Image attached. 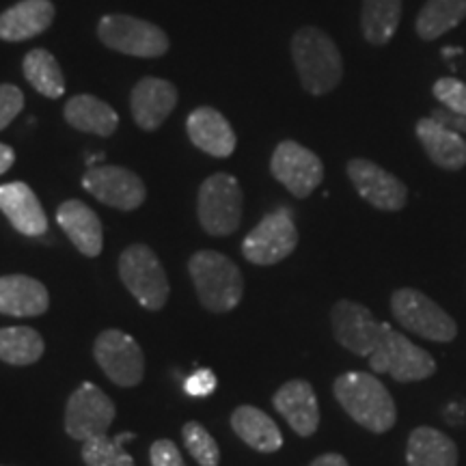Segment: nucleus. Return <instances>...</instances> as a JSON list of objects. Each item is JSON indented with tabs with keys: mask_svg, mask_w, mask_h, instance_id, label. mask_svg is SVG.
Masks as SVG:
<instances>
[{
	"mask_svg": "<svg viewBox=\"0 0 466 466\" xmlns=\"http://www.w3.org/2000/svg\"><path fill=\"white\" fill-rule=\"evenodd\" d=\"M291 58L302 89L311 96H326L343 80V56L339 46L318 26H302L289 44Z\"/></svg>",
	"mask_w": 466,
	"mask_h": 466,
	"instance_id": "f257e3e1",
	"label": "nucleus"
},
{
	"mask_svg": "<svg viewBox=\"0 0 466 466\" xmlns=\"http://www.w3.org/2000/svg\"><path fill=\"white\" fill-rule=\"evenodd\" d=\"M337 401L360 428L374 434H384L398 421V408L393 395L374 374L348 371L333 384Z\"/></svg>",
	"mask_w": 466,
	"mask_h": 466,
	"instance_id": "f03ea898",
	"label": "nucleus"
},
{
	"mask_svg": "<svg viewBox=\"0 0 466 466\" xmlns=\"http://www.w3.org/2000/svg\"><path fill=\"white\" fill-rule=\"evenodd\" d=\"M188 272L197 299L208 311L229 313L240 305L244 279L240 268L218 250H197L188 259Z\"/></svg>",
	"mask_w": 466,
	"mask_h": 466,
	"instance_id": "7ed1b4c3",
	"label": "nucleus"
},
{
	"mask_svg": "<svg viewBox=\"0 0 466 466\" xmlns=\"http://www.w3.org/2000/svg\"><path fill=\"white\" fill-rule=\"evenodd\" d=\"M97 39L108 50L138 58H160L171 48L165 28L127 14L104 15L97 22Z\"/></svg>",
	"mask_w": 466,
	"mask_h": 466,
	"instance_id": "20e7f679",
	"label": "nucleus"
},
{
	"mask_svg": "<svg viewBox=\"0 0 466 466\" xmlns=\"http://www.w3.org/2000/svg\"><path fill=\"white\" fill-rule=\"evenodd\" d=\"M244 192L229 173H214L201 184L197 195V217L208 236L225 238L242 223Z\"/></svg>",
	"mask_w": 466,
	"mask_h": 466,
	"instance_id": "39448f33",
	"label": "nucleus"
},
{
	"mask_svg": "<svg viewBox=\"0 0 466 466\" xmlns=\"http://www.w3.org/2000/svg\"><path fill=\"white\" fill-rule=\"evenodd\" d=\"M391 311L401 329L421 339L451 343L458 337L456 319L415 288L395 289L391 296Z\"/></svg>",
	"mask_w": 466,
	"mask_h": 466,
	"instance_id": "423d86ee",
	"label": "nucleus"
},
{
	"mask_svg": "<svg viewBox=\"0 0 466 466\" xmlns=\"http://www.w3.org/2000/svg\"><path fill=\"white\" fill-rule=\"evenodd\" d=\"M119 279L126 289L149 311H160L168 300L165 266L147 244H130L119 255Z\"/></svg>",
	"mask_w": 466,
	"mask_h": 466,
	"instance_id": "0eeeda50",
	"label": "nucleus"
},
{
	"mask_svg": "<svg viewBox=\"0 0 466 466\" xmlns=\"http://www.w3.org/2000/svg\"><path fill=\"white\" fill-rule=\"evenodd\" d=\"M374 374H389L398 382L428 380L436 374V360L428 350L419 348L404 333L384 324L382 339L370 359Z\"/></svg>",
	"mask_w": 466,
	"mask_h": 466,
	"instance_id": "6e6552de",
	"label": "nucleus"
},
{
	"mask_svg": "<svg viewBox=\"0 0 466 466\" xmlns=\"http://www.w3.org/2000/svg\"><path fill=\"white\" fill-rule=\"evenodd\" d=\"M299 247V229L289 209H275L244 238L242 255L255 266H275Z\"/></svg>",
	"mask_w": 466,
	"mask_h": 466,
	"instance_id": "1a4fd4ad",
	"label": "nucleus"
},
{
	"mask_svg": "<svg viewBox=\"0 0 466 466\" xmlns=\"http://www.w3.org/2000/svg\"><path fill=\"white\" fill-rule=\"evenodd\" d=\"M93 357L116 387H137L145 376V357L138 341L119 329H106L93 343Z\"/></svg>",
	"mask_w": 466,
	"mask_h": 466,
	"instance_id": "9d476101",
	"label": "nucleus"
},
{
	"mask_svg": "<svg viewBox=\"0 0 466 466\" xmlns=\"http://www.w3.org/2000/svg\"><path fill=\"white\" fill-rule=\"evenodd\" d=\"M270 173L296 199H307L324 182V162L296 141H281L272 151Z\"/></svg>",
	"mask_w": 466,
	"mask_h": 466,
	"instance_id": "9b49d317",
	"label": "nucleus"
},
{
	"mask_svg": "<svg viewBox=\"0 0 466 466\" xmlns=\"http://www.w3.org/2000/svg\"><path fill=\"white\" fill-rule=\"evenodd\" d=\"M116 417L115 401L96 384L85 382L69 395L66 406V432L74 441H89L108 432Z\"/></svg>",
	"mask_w": 466,
	"mask_h": 466,
	"instance_id": "f8f14e48",
	"label": "nucleus"
},
{
	"mask_svg": "<svg viewBox=\"0 0 466 466\" xmlns=\"http://www.w3.org/2000/svg\"><path fill=\"white\" fill-rule=\"evenodd\" d=\"M83 188L104 206L134 212L147 199V188L137 173L126 167L97 165L86 168Z\"/></svg>",
	"mask_w": 466,
	"mask_h": 466,
	"instance_id": "ddd939ff",
	"label": "nucleus"
},
{
	"mask_svg": "<svg viewBox=\"0 0 466 466\" xmlns=\"http://www.w3.org/2000/svg\"><path fill=\"white\" fill-rule=\"evenodd\" d=\"M330 326H333V335L339 346L365 359L374 354L384 333V324L378 322L374 313L365 305L354 300L335 302L333 311H330Z\"/></svg>",
	"mask_w": 466,
	"mask_h": 466,
	"instance_id": "4468645a",
	"label": "nucleus"
},
{
	"mask_svg": "<svg viewBox=\"0 0 466 466\" xmlns=\"http://www.w3.org/2000/svg\"><path fill=\"white\" fill-rule=\"evenodd\" d=\"M346 173L352 182L354 190L359 192L371 208L382 212H400L408 203V186L382 168L376 162L367 158L348 160Z\"/></svg>",
	"mask_w": 466,
	"mask_h": 466,
	"instance_id": "2eb2a0df",
	"label": "nucleus"
},
{
	"mask_svg": "<svg viewBox=\"0 0 466 466\" xmlns=\"http://www.w3.org/2000/svg\"><path fill=\"white\" fill-rule=\"evenodd\" d=\"M179 102V91L171 80L145 76L132 86L130 113L134 124L145 132H154L165 124Z\"/></svg>",
	"mask_w": 466,
	"mask_h": 466,
	"instance_id": "dca6fc26",
	"label": "nucleus"
},
{
	"mask_svg": "<svg viewBox=\"0 0 466 466\" xmlns=\"http://www.w3.org/2000/svg\"><path fill=\"white\" fill-rule=\"evenodd\" d=\"M186 132L197 149L212 158H229L236 151L238 137L229 119L212 106L195 108L186 119Z\"/></svg>",
	"mask_w": 466,
	"mask_h": 466,
	"instance_id": "f3484780",
	"label": "nucleus"
},
{
	"mask_svg": "<svg viewBox=\"0 0 466 466\" xmlns=\"http://www.w3.org/2000/svg\"><path fill=\"white\" fill-rule=\"evenodd\" d=\"M275 410L302 439H309L319 428L318 395L307 380H288L272 398Z\"/></svg>",
	"mask_w": 466,
	"mask_h": 466,
	"instance_id": "a211bd4d",
	"label": "nucleus"
},
{
	"mask_svg": "<svg viewBox=\"0 0 466 466\" xmlns=\"http://www.w3.org/2000/svg\"><path fill=\"white\" fill-rule=\"evenodd\" d=\"M415 132L425 156L442 171H460L466 167V138L462 132L447 127L434 116L419 119Z\"/></svg>",
	"mask_w": 466,
	"mask_h": 466,
	"instance_id": "6ab92c4d",
	"label": "nucleus"
},
{
	"mask_svg": "<svg viewBox=\"0 0 466 466\" xmlns=\"http://www.w3.org/2000/svg\"><path fill=\"white\" fill-rule=\"evenodd\" d=\"M0 212L7 217L17 233L39 238L48 231V217L33 188L25 182L0 186Z\"/></svg>",
	"mask_w": 466,
	"mask_h": 466,
	"instance_id": "aec40b11",
	"label": "nucleus"
},
{
	"mask_svg": "<svg viewBox=\"0 0 466 466\" xmlns=\"http://www.w3.org/2000/svg\"><path fill=\"white\" fill-rule=\"evenodd\" d=\"M55 17L52 0H20L0 14V39L9 44L26 42L48 31Z\"/></svg>",
	"mask_w": 466,
	"mask_h": 466,
	"instance_id": "412c9836",
	"label": "nucleus"
},
{
	"mask_svg": "<svg viewBox=\"0 0 466 466\" xmlns=\"http://www.w3.org/2000/svg\"><path fill=\"white\" fill-rule=\"evenodd\" d=\"M56 223L66 231L69 242L74 244L85 258H97L104 248L102 220L86 203L69 199L56 209Z\"/></svg>",
	"mask_w": 466,
	"mask_h": 466,
	"instance_id": "4be33fe9",
	"label": "nucleus"
},
{
	"mask_svg": "<svg viewBox=\"0 0 466 466\" xmlns=\"http://www.w3.org/2000/svg\"><path fill=\"white\" fill-rule=\"evenodd\" d=\"M50 307L46 285L28 275L0 277V313L11 318H37Z\"/></svg>",
	"mask_w": 466,
	"mask_h": 466,
	"instance_id": "5701e85b",
	"label": "nucleus"
},
{
	"mask_svg": "<svg viewBox=\"0 0 466 466\" xmlns=\"http://www.w3.org/2000/svg\"><path fill=\"white\" fill-rule=\"evenodd\" d=\"M63 119L67 121L74 130L85 134H96V137H113L119 127V115L104 102L102 97L91 96V93H80V96L69 97L63 106Z\"/></svg>",
	"mask_w": 466,
	"mask_h": 466,
	"instance_id": "b1692460",
	"label": "nucleus"
},
{
	"mask_svg": "<svg viewBox=\"0 0 466 466\" xmlns=\"http://www.w3.org/2000/svg\"><path fill=\"white\" fill-rule=\"evenodd\" d=\"M460 451L451 436L441 430L421 425L415 428L406 442L408 466H458Z\"/></svg>",
	"mask_w": 466,
	"mask_h": 466,
	"instance_id": "393cba45",
	"label": "nucleus"
},
{
	"mask_svg": "<svg viewBox=\"0 0 466 466\" xmlns=\"http://www.w3.org/2000/svg\"><path fill=\"white\" fill-rule=\"evenodd\" d=\"M231 428L255 451L275 453L283 447V434L275 419L255 406H238L231 415Z\"/></svg>",
	"mask_w": 466,
	"mask_h": 466,
	"instance_id": "a878e982",
	"label": "nucleus"
},
{
	"mask_svg": "<svg viewBox=\"0 0 466 466\" xmlns=\"http://www.w3.org/2000/svg\"><path fill=\"white\" fill-rule=\"evenodd\" d=\"M401 20V0H363L360 31L367 44L382 48L398 33Z\"/></svg>",
	"mask_w": 466,
	"mask_h": 466,
	"instance_id": "bb28decb",
	"label": "nucleus"
},
{
	"mask_svg": "<svg viewBox=\"0 0 466 466\" xmlns=\"http://www.w3.org/2000/svg\"><path fill=\"white\" fill-rule=\"evenodd\" d=\"M22 74H25L28 85L48 100H58L66 93V76H63V69L50 50H28L25 61H22Z\"/></svg>",
	"mask_w": 466,
	"mask_h": 466,
	"instance_id": "cd10ccee",
	"label": "nucleus"
},
{
	"mask_svg": "<svg viewBox=\"0 0 466 466\" xmlns=\"http://www.w3.org/2000/svg\"><path fill=\"white\" fill-rule=\"evenodd\" d=\"M466 17V0H425L419 11L415 31L423 42H434L462 25Z\"/></svg>",
	"mask_w": 466,
	"mask_h": 466,
	"instance_id": "c85d7f7f",
	"label": "nucleus"
},
{
	"mask_svg": "<svg viewBox=\"0 0 466 466\" xmlns=\"http://www.w3.org/2000/svg\"><path fill=\"white\" fill-rule=\"evenodd\" d=\"M46 343L42 335L28 326H5L0 329V360L7 365H33L44 357Z\"/></svg>",
	"mask_w": 466,
	"mask_h": 466,
	"instance_id": "c756f323",
	"label": "nucleus"
},
{
	"mask_svg": "<svg viewBox=\"0 0 466 466\" xmlns=\"http://www.w3.org/2000/svg\"><path fill=\"white\" fill-rule=\"evenodd\" d=\"M134 432H126L110 439L108 434L96 436L83 442V462L86 466H137L134 458L124 450V441H132Z\"/></svg>",
	"mask_w": 466,
	"mask_h": 466,
	"instance_id": "7c9ffc66",
	"label": "nucleus"
},
{
	"mask_svg": "<svg viewBox=\"0 0 466 466\" xmlns=\"http://www.w3.org/2000/svg\"><path fill=\"white\" fill-rule=\"evenodd\" d=\"M182 439H184L186 450H188L192 458H195L197 464L218 466V462H220L218 442L212 439V434H209L201 423H197V421L184 423Z\"/></svg>",
	"mask_w": 466,
	"mask_h": 466,
	"instance_id": "2f4dec72",
	"label": "nucleus"
},
{
	"mask_svg": "<svg viewBox=\"0 0 466 466\" xmlns=\"http://www.w3.org/2000/svg\"><path fill=\"white\" fill-rule=\"evenodd\" d=\"M434 97L453 115H466V85L456 78H439L432 86Z\"/></svg>",
	"mask_w": 466,
	"mask_h": 466,
	"instance_id": "473e14b6",
	"label": "nucleus"
},
{
	"mask_svg": "<svg viewBox=\"0 0 466 466\" xmlns=\"http://www.w3.org/2000/svg\"><path fill=\"white\" fill-rule=\"evenodd\" d=\"M22 110H25V93L20 86L9 83L0 85V130H5Z\"/></svg>",
	"mask_w": 466,
	"mask_h": 466,
	"instance_id": "72a5a7b5",
	"label": "nucleus"
},
{
	"mask_svg": "<svg viewBox=\"0 0 466 466\" xmlns=\"http://www.w3.org/2000/svg\"><path fill=\"white\" fill-rule=\"evenodd\" d=\"M217 376L212 370H197L195 374H190L184 382V391L190 398H208L217 391Z\"/></svg>",
	"mask_w": 466,
	"mask_h": 466,
	"instance_id": "f704fd0d",
	"label": "nucleus"
},
{
	"mask_svg": "<svg viewBox=\"0 0 466 466\" xmlns=\"http://www.w3.org/2000/svg\"><path fill=\"white\" fill-rule=\"evenodd\" d=\"M149 460H151V466H186L177 445L168 439H160L151 445Z\"/></svg>",
	"mask_w": 466,
	"mask_h": 466,
	"instance_id": "c9c22d12",
	"label": "nucleus"
},
{
	"mask_svg": "<svg viewBox=\"0 0 466 466\" xmlns=\"http://www.w3.org/2000/svg\"><path fill=\"white\" fill-rule=\"evenodd\" d=\"M430 116H434L436 121H441L447 127H453V130L466 134V115H453L447 108H436Z\"/></svg>",
	"mask_w": 466,
	"mask_h": 466,
	"instance_id": "e433bc0d",
	"label": "nucleus"
},
{
	"mask_svg": "<svg viewBox=\"0 0 466 466\" xmlns=\"http://www.w3.org/2000/svg\"><path fill=\"white\" fill-rule=\"evenodd\" d=\"M309 466H350V464L341 453H322V456H318Z\"/></svg>",
	"mask_w": 466,
	"mask_h": 466,
	"instance_id": "4c0bfd02",
	"label": "nucleus"
},
{
	"mask_svg": "<svg viewBox=\"0 0 466 466\" xmlns=\"http://www.w3.org/2000/svg\"><path fill=\"white\" fill-rule=\"evenodd\" d=\"M15 162V151L14 147H9V145L0 143V175L7 173L11 167H14Z\"/></svg>",
	"mask_w": 466,
	"mask_h": 466,
	"instance_id": "58836bf2",
	"label": "nucleus"
}]
</instances>
